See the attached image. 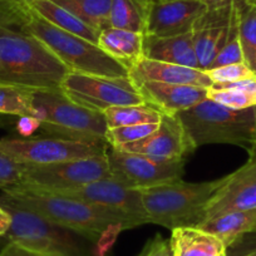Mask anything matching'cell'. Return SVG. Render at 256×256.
<instances>
[{"mask_svg":"<svg viewBox=\"0 0 256 256\" xmlns=\"http://www.w3.org/2000/svg\"><path fill=\"white\" fill-rule=\"evenodd\" d=\"M205 73L212 80L214 84L215 83H218V84L234 83L238 82V80L256 77V72H254L245 62H242V63L225 64V66H220V67L210 68V70H205Z\"/></svg>","mask_w":256,"mask_h":256,"instance_id":"cell-32","label":"cell"},{"mask_svg":"<svg viewBox=\"0 0 256 256\" xmlns=\"http://www.w3.org/2000/svg\"><path fill=\"white\" fill-rule=\"evenodd\" d=\"M0 150L23 164H46L107 154L104 141H73L56 137L2 138Z\"/></svg>","mask_w":256,"mask_h":256,"instance_id":"cell-10","label":"cell"},{"mask_svg":"<svg viewBox=\"0 0 256 256\" xmlns=\"http://www.w3.org/2000/svg\"><path fill=\"white\" fill-rule=\"evenodd\" d=\"M9 29H6V28H4L3 26H2V24H0V34L2 33H4V32H8Z\"/></svg>","mask_w":256,"mask_h":256,"instance_id":"cell-41","label":"cell"},{"mask_svg":"<svg viewBox=\"0 0 256 256\" xmlns=\"http://www.w3.org/2000/svg\"><path fill=\"white\" fill-rule=\"evenodd\" d=\"M33 116L48 137L73 141H104L107 123L103 113L82 107L60 90H34Z\"/></svg>","mask_w":256,"mask_h":256,"instance_id":"cell-7","label":"cell"},{"mask_svg":"<svg viewBox=\"0 0 256 256\" xmlns=\"http://www.w3.org/2000/svg\"><path fill=\"white\" fill-rule=\"evenodd\" d=\"M246 210H256V156H250L244 166L226 176L225 184L208 201L204 221Z\"/></svg>","mask_w":256,"mask_h":256,"instance_id":"cell-14","label":"cell"},{"mask_svg":"<svg viewBox=\"0 0 256 256\" xmlns=\"http://www.w3.org/2000/svg\"><path fill=\"white\" fill-rule=\"evenodd\" d=\"M154 2V0H112L110 26L144 34Z\"/></svg>","mask_w":256,"mask_h":256,"instance_id":"cell-24","label":"cell"},{"mask_svg":"<svg viewBox=\"0 0 256 256\" xmlns=\"http://www.w3.org/2000/svg\"><path fill=\"white\" fill-rule=\"evenodd\" d=\"M16 130L20 137L28 138L33 136L38 130H40V120L34 116H22L16 123Z\"/></svg>","mask_w":256,"mask_h":256,"instance_id":"cell-36","label":"cell"},{"mask_svg":"<svg viewBox=\"0 0 256 256\" xmlns=\"http://www.w3.org/2000/svg\"><path fill=\"white\" fill-rule=\"evenodd\" d=\"M34 90L0 83V113L12 116H33Z\"/></svg>","mask_w":256,"mask_h":256,"instance_id":"cell-28","label":"cell"},{"mask_svg":"<svg viewBox=\"0 0 256 256\" xmlns=\"http://www.w3.org/2000/svg\"><path fill=\"white\" fill-rule=\"evenodd\" d=\"M3 192L6 198L18 205L38 214L50 222L82 234L93 244L113 224H120L124 230L136 228L123 214L78 198L36 191L20 184L3 190Z\"/></svg>","mask_w":256,"mask_h":256,"instance_id":"cell-1","label":"cell"},{"mask_svg":"<svg viewBox=\"0 0 256 256\" xmlns=\"http://www.w3.org/2000/svg\"><path fill=\"white\" fill-rule=\"evenodd\" d=\"M248 154H250V156H256V144H255V147H254L252 151H251Z\"/></svg>","mask_w":256,"mask_h":256,"instance_id":"cell-42","label":"cell"},{"mask_svg":"<svg viewBox=\"0 0 256 256\" xmlns=\"http://www.w3.org/2000/svg\"><path fill=\"white\" fill-rule=\"evenodd\" d=\"M204 4L210 8V6H226V4L232 3L234 0H200Z\"/></svg>","mask_w":256,"mask_h":256,"instance_id":"cell-39","label":"cell"},{"mask_svg":"<svg viewBox=\"0 0 256 256\" xmlns=\"http://www.w3.org/2000/svg\"><path fill=\"white\" fill-rule=\"evenodd\" d=\"M136 88L144 102L154 106L162 114L176 116L177 113L190 110L208 98V88L187 84L144 82L136 84Z\"/></svg>","mask_w":256,"mask_h":256,"instance_id":"cell-17","label":"cell"},{"mask_svg":"<svg viewBox=\"0 0 256 256\" xmlns=\"http://www.w3.org/2000/svg\"><path fill=\"white\" fill-rule=\"evenodd\" d=\"M238 13V34L244 62L256 72V0H234Z\"/></svg>","mask_w":256,"mask_h":256,"instance_id":"cell-25","label":"cell"},{"mask_svg":"<svg viewBox=\"0 0 256 256\" xmlns=\"http://www.w3.org/2000/svg\"><path fill=\"white\" fill-rule=\"evenodd\" d=\"M107 156L110 176L130 188H148L177 181L184 172V161H157L110 147Z\"/></svg>","mask_w":256,"mask_h":256,"instance_id":"cell-11","label":"cell"},{"mask_svg":"<svg viewBox=\"0 0 256 256\" xmlns=\"http://www.w3.org/2000/svg\"><path fill=\"white\" fill-rule=\"evenodd\" d=\"M144 56L152 60L180 64L184 67L200 70V64L194 46L192 32L184 36H166V38L144 36Z\"/></svg>","mask_w":256,"mask_h":256,"instance_id":"cell-19","label":"cell"},{"mask_svg":"<svg viewBox=\"0 0 256 256\" xmlns=\"http://www.w3.org/2000/svg\"><path fill=\"white\" fill-rule=\"evenodd\" d=\"M116 150L144 154L157 161H186V157L195 151L177 116L167 114L162 116L154 134Z\"/></svg>","mask_w":256,"mask_h":256,"instance_id":"cell-13","label":"cell"},{"mask_svg":"<svg viewBox=\"0 0 256 256\" xmlns=\"http://www.w3.org/2000/svg\"><path fill=\"white\" fill-rule=\"evenodd\" d=\"M162 116L164 114L157 108L148 103L112 107L103 112L108 130L144 123H160Z\"/></svg>","mask_w":256,"mask_h":256,"instance_id":"cell-26","label":"cell"},{"mask_svg":"<svg viewBox=\"0 0 256 256\" xmlns=\"http://www.w3.org/2000/svg\"><path fill=\"white\" fill-rule=\"evenodd\" d=\"M241 256H256V248H255V250L250 251V252H248V254H244V255H241Z\"/></svg>","mask_w":256,"mask_h":256,"instance_id":"cell-40","label":"cell"},{"mask_svg":"<svg viewBox=\"0 0 256 256\" xmlns=\"http://www.w3.org/2000/svg\"><path fill=\"white\" fill-rule=\"evenodd\" d=\"M26 2L38 16L53 26H58L62 30L82 36L90 43H98L100 32L80 20L78 16L64 9L63 6H58L52 0H26Z\"/></svg>","mask_w":256,"mask_h":256,"instance_id":"cell-23","label":"cell"},{"mask_svg":"<svg viewBox=\"0 0 256 256\" xmlns=\"http://www.w3.org/2000/svg\"><path fill=\"white\" fill-rule=\"evenodd\" d=\"M108 152V151H107ZM110 176L107 154L46 164H24L19 184L43 192H62Z\"/></svg>","mask_w":256,"mask_h":256,"instance_id":"cell-8","label":"cell"},{"mask_svg":"<svg viewBox=\"0 0 256 256\" xmlns=\"http://www.w3.org/2000/svg\"><path fill=\"white\" fill-rule=\"evenodd\" d=\"M87 23L96 30L110 28L112 0H52Z\"/></svg>","mask_w":256,"mask_h":256,"instance_id":"cell-27","label":"cell"},{"mask_svg":"<svg viewBox=\"0 0 256 256\" xmlns=\"http://www.w3.org/2000/svg\"><path fill=\"white\" fill-rule=\"evenodd\" d=\"M198 228L214 234L228 248L244 235L256 231V210L232 211L201 222Z\"/></svg>","mask_w":256,"mask_h":256,"instance_id":"cell-22","label":"cell"},{"mask_svg":"<svg viewBox=\"0 0 256 256\" xmlns=\"http://www.w3.org/2000/svg\"><path fill=\"white\" fill-rule=\"evenodd\" d=\"M176 116L194 150L228 144L244 147L250 154L256 144V107L232 110L206 98Z\"/></svg>","mask_w":256,"mask_h":256,"instance_id":"cell-3","label":"cell"},{"mask_svg":"<svg viewBox=\"0 0 256 256\" xmlns=\"http://www.w3.org/2000/svg\"><path fill=\"white\" fill-rule=\"evenodd\" d=\"M144 38L142 33L110 26L100 32L97 46L128 70L144 56Z\"/></svg>","mask_w":256,"mask_h":256,"instance_id":"cell-21","label":"cell"},{"mask_svg":"<svg viewBox=\"0 0 256 256\" xmlns=\"http://www.w3.org/2000/svg\"><path fill=\"white\" fill-rule=\"evenodd\" d=\"M231 6H210L194 26L192 39L201 70H208L225 43Z\"/></svg>","mask_w":256,"mask_h":256,"instance_id":"cell-16","label":"cell"},{"mask_svg":"<svg viewBox=\"0 0 256 256\" xmlns=\"http://www.w3.org/2000/svg\"><path fill=\"white\" fill-rule=\"evenodd\" d=\"M255 232H256V231H255Z\"/></svg>","mask_w":256,"mask_h":256,"instance_id":"cell-43","label":"cell"},{"mask_svg":"<svg viewBox=\"0 0 256 256\" xmlns=\"http://www.w3.org/2000/svg\"><path fill=\"white\" fill-rule=\"evenodd\" d=\"M60 90L77 104L100 113L112 107L146 103L128 77L110 78L70 72L62 82Z\"/></svg>","mask_w":256,"mask_h":256,"instance_id":"cell-9","label":"cell"},{"mask_svg":"<svg viewBox=\"0 0 256 256\" xmlns=\"http://www.w3.org/2000/svg\"><path fill=\"white\" fill-rule=\"evenodd\" d=\"M0 256H38V255L34 254L33 251L18 245V244L9 241L8 245H6L3 250L0 251Z\"/></svg>","mask_w":256,"mask_h":256,"instance_id":"cell-37","label":"cell"},{"mask_svg":"<svg viewBox=\"0 0 256 256\" xmlns=\"http://www.w3.org/2000/svg\"><path fill=\"white\" fill-rule=\"evenodd\" d=\"M226 176L198 184L182 180L140 190L148 224L167 228L198 226L205 218L206 206L225 184Z\"/></svg>","mask_w":256,"mask_h":256,"instance_id":"cell-5","label":"cell"},{"mask_svg":"<svg viewBox=\"0 0 256 256\" xmlns=\"http://www.w3.org/2000/svg\"><path fill=\"white\" fill-rule=\"evenodd\" d=\"M68 73L70 70L34 36L14 30L0 34V83L56 90Z\"/></svg>","mask_w":256,"mask_h":256,"instance_id":"cell-2","label":"cell"},{"mask_svg":"<svg viewBox=\"0 0 256 256\" xmlns=\"http://www.w3.org/2000/svg\"><path fill=\"white\" fill-rule=\"evenodd\" d=\"M20 32L40 40L70 72L110 78L128 77L127 68L104 53L97 44L62 30L38 16L29 6Z\"/></svg>","mask_w":256,"mask_h":256,"instance_id":"cell-4","label":"cell"},{"mask_svg":"<svg viewBox=\"0 0 256 256\" xmlns=\"http://www.w3.org/2000/svg\"><path fill=\"white\" fill-rule=\"evenodd\" d=\"M23 170V164H19L0 150V188L6 190L20 184Z\"/></svg>","mask_w":256,"mask_h":256,"instance_id":"cell-33","label":"cell"},{"mask_svg":"<svg viewBox=\"0 0 256 256\" xmlns=\"http://www.w3.org/2000/svg\"><path fill=\"white\" fill-rule=\"evenodd\" d=\"M128 78L134 86L144 80L170 83V84H187L198 87H212V80L204 70L184 67L180 64L152 60L142 56L134 67L128 70Z\"/></svg>","mask_w":256,"mask_h":256,"instance_id":"cell-18","label":"cell"},{"mask_svg":"<svg viewBox=\"0 0 256 256\" xmlns=\"http://www.w3.org/2000/svg\"><path fill=\"white\" fill-rule=\"evenodd\" d=\"M12 226L10 214L3 208H0V236H6Z\"/></svg>","mask_w":256,"mask_h":256,"instance_id":"cell-38","label":"cell"},{"mask_svg":"<svg viewBox=\"0 0 256 256\" xmlns=\"http://www.w3.org/2000/svg\"><path fill=\"white\" fill-rule=\"evenodd\" d=\"M123 226L120 224H113L110 225L100 236H98L97 241L94 242V255L96 256H107L110 251L112 250L113 245L116 244L118 235L120 231H123Z\"/></svg>","mask_w":256,"mask_h":256,"instance_id":"cell-34","label":"cell"},{"mask_svg":"<svg viewBox=\"0 0 256 256\" xmlns=\"http://www.w3.org/2000/svg\"><path fill=\"white\" fill-rule=\"evenodd\" d=\"M56 194L78 198L84 202L103 206L123 214L134 224L136 228L148 224L140 190L130 188L110 176L90 182L77 188Z\"/></svg>","mask_w":256,"mask_h":256,"instance_id":"cell-12","label":"cell"},{"mask_svg":"<svg viewBox=\"0 0 256 256\" xmlns=\"http://www.w3.org/2000/svg\"><path fill=\"white\" fill-rule=\"evenodd\" d=\"M208 9L200 0H154L144 36L166 38L191 33Z\"/></svg>","mask_w":256,"mask_h":256,"instance_id":"cell-15","label":"cell"},{"mask_svg":"<svg viewBox=\"0 0 256 256\" xmlns=\"http://www.w3.org/2000/svg\"><path fill=\"white\" fill-rule=\"evenodd\" d=\"M138 256H172L170 241L164 240L161 235H156L147 242Z\"/></svg>","mask_w":256,"mask_h":256,"instance_id":"cell-35","label":"cell"},{"mask_svg":"<svg viewBox=\"0 0 256 256\" xmlns=\"http://www.w3.org/2000/svg\"><path fill=\"white\" fill-rule=\"evenodd\" d=\"M0 208L12 216V226L6 235L8 240L38 256H96L94 244L90 238L46 220L4 194L0 196Z\"/></svg>","mask_w":256,"mask_h":256,"instance_id":"cell-6","label":"cell"},{"mask_svg":"<svg viewBox=\"0 0 256 256\" xmlns=\"http://www.w3.org/2000/svg\"><path fill=\"white\" fill-rule=\"evenodd\" d=\"M160 123H144V124L124 126L107 130L106 134V144L110 148H118L127 144L141 141L158 128Z\"/></svg>","mask_w":256,"mask_h":256,"instance_id":"cell-30","label":"cell"},{"mask_svg":"<svg viewBox=\"0 0 256 256\" xmlns=\"http://www.w3.org/2000/svg\"><path fill=\"white\" fill-rule=\"evenodd\" d=\"M171 231L172 256H228L224 241L198 226H180Z\"/></svg>","mask_w":256,"mask_h":256,"instance_id":"cell-20","label":"cell"},{"mask_svg":"<svg viewBox=\"0 0 256 256\" xmlns=\"http://www.w3.org/2000/svg\"><path fill=\"white\" fill-rule=\"evenodd\" d=\"M208 98L216 103L232 110H246L256 107V97L235 88L225 87L221 84H212L208 88Z\"/></svg>","mask_w":256,"mask_h":256,"instance_id":"cell-31","label":"cell"},{"mask_svg":"<svg viewBox=\"0 0 256 256\" xmlns=\"http://www.w3.org/2000/svg\"><path fill=\"white\" fill-rule=\"evenodd\" d=\"M242 62L244 56L240 43V34H238V13L235 2H232L225 43H224L220 53L218 54L210 68L220 67V66H225V64L242 63Z\"/></svg>","mask_w":256,"mask_h":256,"instance_id":"cell-29","label":"cell"}]
</instances>
